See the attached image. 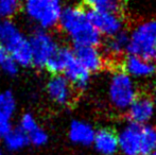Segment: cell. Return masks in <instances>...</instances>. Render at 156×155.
<instances>
[{"instance_id":"13","label":"cell","mask_w":156,"mask_h":155,"mask_svg":"<svg viewBox=\"0 0 156 155\" xmlns=\"http://www.w3.org/2000/svg\"><path fill=\"white\" fill-rule=\"evenodd\" d=\"M121 71L136 77H148L156 71L153 62H149L139 56L129 54L121 63Z\"/></svg>"},{"instance_id":"26","label":"cell","mask_w":156,"mask_h":155,"mask_svg":"<svg viewBox=\"0 0 156 155\" xmlns=\"http://www.w3.org/2000/svg\"><path fill=\"white\" fill-rule=\"evenodd\" d=\"M13 130L11 121H0V138L3 139Z\"/></svg>"},{"instance_id":"3","label":"cell","mask_w":156,"mask_h":155,"mask_svg":"<svg viewBox=\"0 0 156 155\" xmlns=\"http://www.w3.org/2000/svg\"><path fill=\"white\" fill-rule=\"evenodd\" d=\"M27 14L43 28H51L62 15L60 0H26Z\"/></svg>"},{"instance_id":"2","label":"cell","mask_w":156,"mask_h":155,"mask_svg":"<svg viewBox=\"0 0 156 155\" xmlns=\"http://www.w3.org/2000/svg\"><path fill=\"white\" fill-rule=\"evenodd\" d=\"M126 51L149 62L156 61V20L138 26L129 37Z\"/></svg>"},{"instance_id":"7","label":"cell","mask_w":156,"mask_h":155,"mask_svg":"<svg viewBox=\"0 0 156 155\" xmlns=\"http://www.w3.org/2000/svg\"><path fill=\"white\" fill-rule=\"evenodd\" d=\"M47 93L49 98L58 105H68L74 99V87L62 75L52 76L48 81Z\"/></svg>"},{"instance_id":"18","label":"cell","mask_w":156,"mask_h":155,"mask_svg":"<svg viewBox=\"0 0 156 155\" xmlns=\"http://www.w3.org/2000/svg\"><path fill=\"white\" fill-rule=\"evenodd\" d=\"M129 43V37L126 32L120 31L117 34L111 36L105 43V51L111 55L118 56L120 53L126 50Z\"/></svg>"},{"instance_id":"17","label":"cell","mask_w":156,"mask_h":155,"mask_svg":"<svg viewBox=\"0 0 156 155\" xmlns=\"http://www.w3.org/2000/svg\"><path fill=\"white\" fill-rule=\"evenodd\" d=\"M5 148L11 152H17L25 149L30 143L29 136L20 128L13 129L3 138Z\"/></svg>"},{"instance_id":"5","label":"cell","mask_w":156,"mask_h":155,"mask_svg":"<svg viewBox=\"0 0 156 155\" xmlns=\"http://www.w3.org/2000/svg\"><path fill=\"white\" fill-rule=\"evenodd\" d=\"M29 41L32 48L33 65L37 68L45 67L48 60L58 48L52 36L44 31H36Z\"/></svg>"},{"instance_id":"27","label":"cell","mask_w":156,"mask_h":155,"mask_svg":"<svg viewBox=\"0 0 156 155\" xmlns=\"http://www.w3.org/2000/svg\"><path fill=\"white\" fill-rule=\"evenodd\" d=\"M9 55H10V54L8 53V51L5 50V48L0 44V65L5 61V58H8Z\"/></svg>"},{"instance_id":"9","label":"cell","mask_w":156,"mask_h":155,"mask_svg":"<svg viewBox=\"0 0 156 155\" xmlns=\"http://www.w3.org/2000/svg\"><path fill=\"white\" fill-rule=\"evenodd\" d=\"M27 41L28 39L21 34L14 23L11 20H3L0 23V44L5 48L10 55Z\"/></svg>"},{"instance_id":"29","label":"cell","mask_w":156,"mask_h":155,"mask_svg":"<svg viewBox=\"0 0 156 155\" xmlns=\"http://www.w3.org/2000/svg\"><path fill=\"white\" fill-rule=\"evenodd\" d=\"M151 155H156V152H153V153L151 154Z\"/></svg>"},{"instance_id":"24","label":"cell","mask_w":156,"mask_h":155,"mask_svg":"<svg viewBox=\"0 0 156 155\" xmlns=\"http://www.w3.org/2000/svg\"><path fill=\"white\" fill-rule=\"evenodd\" d=\"M38 123L35 120L34 116L30 113H27V114H23V117L20 119V123H19V128L27 134H30L33 131H35L37 128H38Z\"/></svg>"},{"instance_id":"19","label":"cell","mask_w":156,"mask_h":155,"mask_svg":"<svg viewBox=\"0 0 156 155\" xmlns=\"http://www.w3.org/2000/svg\"><path fill=\"white\" fill-rule=\"evenodd\" d=\"M16 110V99L12 91L0 93V121H11Z\"/></svg>"},{"instance_id":"11","label":"cell","mask_w":156,"mask_h":155,"mask_svg":"<svg viewBox=\"0 0 156 155\" xmlns=\"http://www.w3.org/2000/svg\"><path fill=\"white\" fill-rule=\"evenodd\" d=\"M73 53L76 58L89 71V72H97L101 70L104 66L101 53L96 47L91 46H74Z\"/></svg>"},{"instance_id":"14","label":"cell","mask_w":156,"mask_h":155,"mask_svg":"<svg viewBox=\"0 0 156 155\" xmlns=\"http://www.w3.org/2000/svg\"><path fill=\"white\" fill-rule=\"evenodd\" d=\"M64 77L69 81L74 89L84 90L88 85L90 72L74 56V58L69 63L67 68L64 71Z\"/></svg>"},{"instance_id":"21","label":"cell","mask_w":156,"mask_h":155,"mask_svg":"<svg viewBox=\"0 0 156 155\" xmlns=\"http://www.w3.org/2000/svg\"><path fill=\"white\" fill-rule=\"evenodd\" d=\"M85 4L91 10L118 13L120 10L119 0H84Z\"/></svg>"},{"instance_id":"23","label":"cell","mask_w":156,"mask_h":155,"mask_svg":"<svg viewBox=\"0 0 156 155\" xmlns=\"http://www.w3.org/2000/svg\"><path fill=\"white\" fill-rule=\"evenodd\" d=\"M29 136L30 143H32L35 147H41V146H45L48 143V134L43 128L38 126L35 131H33L32 133L28 134Z\"/></svg>"},{"instance_id":"4","label":"cell","mask_w":156,"mask_h":155,"mask_svg":"<svg viewBox=\"0 0 156 155\" xmlns=\"http://www.w3.org/2000/svg\"><path fill=\"white\" fill-rule=\"evenodd\" d=\"M137 96L134 83L129 75L120 71L112 78L109 84V99L114 106L119 110L129 107Z\"/></svg>"},{"instance_id":"1","label":"cell","mask_w":156,"mask_h":155,"mask_svg":"<svg viewBox=\"0 0 156 155\" xmlns=\"http://www.w3.org/2000/svg\"><path fill=\"white\" fill-rule=\"evenodd\" d=\"M60 25L72 39L74 46L96 47L101 43V33L89 23L86 11L83 9L68 8L64 10Z\"/></svg>"},{"instance_id":"28","label":"cell","mask_w":156,"mask_h":155,"mask_svg":"<svg viewBox=\"0 0 156 155\" xmlns=\"http://www.w3.org/2000/svg\"><path fill=\"white\" fill-rule=\"evenodd\" d=\"M0 155H3V154H2V150L1 149H0Z\"/></svg>"},{"instance_id":"8","label":"cell","mask_w":156,"mask_h":155,"mask_svg":"<svg viewBox=\"0 0 156 155\" xmlns=\"http://www.w3.org/2000/svg\"><path fill=\"white\" fill-rule=\"evenodd\" d=\"M141 132L142 126L132 122L120 133L118 136L119 148L125 155H140Z\"/></svg>"},{"instance_id":"25","label":"cell","mask_w":156,"mask_h":155,"mask_svg":"<svg viewBox=\"0 0 156 155\" xmlns=\"http://www.w3.org/2000/svg\"><path fill=\"white\" fill-rule=\"evenodd\" d=\"M0 67L3 70V72H5L9 76H16L19 71V65L11 55H9L5 58V61L0 65Z\"/></svg>"},{"instance_id":"10","label":"cell","mask_w":156,"mask_h":155,"mask_svg":"<svg viewBox=\"0 0 156 155\" xmlns=\"http://www.w3.org/2000/svg\"><path fill=\"white\" fill-rule=\"evenodd\" d=\"M154 101L148 95H138L129 107V118L133 123L141 124L149 121L154 115Z\"/></svg>"},{"instance_id":"22","label":"cell","mask_w":156,"mask_h":155,"mask_svg":"<svg viewBox=\"0 0 156 155\" xmlns=\"http://www.w3.org/2000/svg\"><path fill=\"white\" fill-rule=\"evenodd\" d=\"M19 0H0V16L11 17L19 10Z\"/></svg>"},{"instance_id":"16","label":"cell","mask_w":156,"mask_h":155,"mask_svg":"<svg viewBox=\"0 0 156 155\" xmlns=\"http://www.w3.org/2000/svg\"><path fill=\"white\" fill-rule=\"evenodd\" d=\"M73 58V50H70L67 47H58V50L53 53V55L46 63L45 68L52 76L61 75V73H64L65 69Z\"/></svg>"},{"instance_id":"6","label":"cell","mask_w":156,"mask_h":155,"mask_svg":"<svg viewBox=\"0 0 156 155\" xmlns=\"http://www.w3.org/2000/svg\"><path fill=\"white\" fill-rule=\"evenodd\" d=\"M87 18L89 23L100 32L107 36H113L121 31L122 21L115 13L105 12V11L88 10L86 11Z\"/></svg>"},{"instance_id":"12","label":"cell","mask_w":156,"mask_h":155,"mask_svg":"<svg viewBox=\"0 0 156 155\" xmlns=\"http://www.w3.org/2000/svg\"><path fill=\"white\" fill-rule=\"evenodd\" d=\"M96 150L102 155H113L119 147L118 135L113 129L103 128L96 132L94 139Z\"/></svg>"},{"instance_id":"20","label":"cell","mask_w":156,"mask_h":155,"mask_svg":"<svg viewBox=\"0 0 156 155\" xmlns=\"http://www.w3.org/2000/svg\"><path fill=\"white\" fill-rule=\"evenodd\" d=\"M156 148V131L150 126H142L140 155H151Z\"/></svg>"},{"instance_id":"15","label":"cell","mask_w":156,"mask_h":155,"mask_svg":"<svg viewBox=\"0 0 156 155\" xmlns=\"http://www.w3.org/2000/svg\"><path fill=\"white\" fill-rule=\"evenodd\" d=\"M96 132L93 126L80 120H73L70 123L68 137L73 143L81 146H89L94 143Z\"/></svg>"}]
</instances>
